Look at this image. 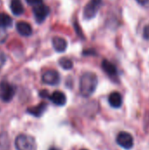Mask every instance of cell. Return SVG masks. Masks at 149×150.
Here are the masks:
<instances>
[{"label": "cell", "mask_w": 149, "mask_h": 150, "mask_svg": "<svg viewBox=\"0 0 149 150\" xmlns=\"http://www.w3.org/2000/svg\"><path fill=\"white\" fill-rule=\"evenodd\" d=\"M98 83L97 76L95 73L86 72L80 78L79 90L83 97H90L96 91Z\"/></svg>", "instance_id": "obj_1"}, {"label": "cell", "mask_w": 149, "mask_h": 150, "mask_svg": "<svg viewBox=\"0 0 149 150\" xmlns=\"http://www.w3.org/2000/svg\"><path fill=\"white\" fill-rule=\"evenodd\" d=\"M15 147L17 150H37L34 138L26 134H20L16 138Z\"/></svg>", "instance_id": "obj_2"}, {"label": "cell", "mask_w": 149, "mask_h": 150, "mask_svg": "<svg viewBox=\"0 0 149 150\" xmlns=\"http://www.w3.org/2000/svg\"><path fill=\"white\" fill-rule=\"evenodd\" d=\"M102 0H90L83 9V18L85 19H90L94 18L101 5Z\"/></svg>", "instance_id": "obj_3"}, {"label": "cell", "mask_w": 149, "mask_h": 150, "mask_svg": "<svg viewBox=\"0 0 149 150\" xmlns=\"http://www.w3.org/2000/svg\"><path fill=\"white\" fill-rule=\"evenodd\" d=\"M15 94V88L8 82L3 81L0 83V98L4 102H9L12 99Z\"/></svg>", "instance_id": "obj_4"}, {"label": "cell", "mask_w": 149, "mask_h": 150, "mask_svg": "<svg viewBox=\"0 0 149 150\" xmlns=\"http://www.w3.org/2000/svg\"><path fill=\"white\" fill-rule=\"evenodd\" d=\"M117 143L125 149H131L133 147V138L127 132H120L117 136Z\"/></svg>", "instance_id": "obj_5"}, {"label": "cell", "mask_w": 149, "mask_h": 150, "mask_svg": "<svg viewBox=\"0 0 149 150\" xmlns=\"http://www.w3.org/2000/svg\"><path fill=\"white\" fill-rule=\"evenodd\" d=\"M32 11H33V14H34V17H35L36 21L38 23H41L48 16L50 11H49L48 6H47L46 4H44L42 3L40 4H38L36 6H33Z\"/></svg>", "instance_id": "obj_6"}, {"label": "cell", "mask_w": 149, "mask_h": 150, "mask_svg": "<svg viewBox=\"0 0 149 150\" xmlns=\"http://www.w3.org/2000/svg\"><path fill=\"white\" fill-rule=\"evenodd\" d=\"M60 80H61L60 74L56 70H54V69L47 70L42 75L43 83L48 85H57L59 84Z\"/></svg>", "instance_id": "obj_7"}, {"label": "cell", "mask_w": 149, "mask_h": 150, "mask_svg": "<svg viewBox=\"0 0 149 150\" xmlns=\"http://www.w3.org/2000/svg\"><path fill=\"white\" fill-rule=\"evenodd\" d=\"M49 99L54 105H59V106H62V105H66V102H67V97H66V95L62 91H54L53 94L50 96Z\"/></svg>", "instance_id": "obj_8"}, {"label": "cell", "mask_w": 149, "mask_h": 150, "mask_svg": "<svg viewBox=\"0 0 149 150\" xmlns=\"http://www.w3.org/2000/svg\"><path fill=\"white\" fill-rule=\"evenodd\" d=\"M47 104L45 103V102H42V103L39 104L38 105H36V106L28 108L27 112L30 113L31 115L34 116V117H40L47 111Z\"/></svg>", "instance_id": "obj_9"}, {"label": "cell", "mask_w": 149, "mask_h": 150, "mask_svg": "<svg viewBox=\"0 0 149 150\" xmlns=\"http://www.w3.org/2000/svg\"><path fill=\"white\" fill-rule=\"evenodd\" d=\"M52 44H53V47L55 49V51H57L59 53L64 52L68 47V43H67L66 40L61 37H58V36L53 38Z\"/></svg>", "instance_id": "obj_10"}, {"label": "cell", "mask_w": 149, "mask_h": 150, "mask_svg": "<svg viewBox=\"0 0 149 150\" xmlns=\"http://www.w3.org/2000/svg\"><path fill=\"white\" fill-rule=\"evenodd\" d=\"M108 101H109V104L111 105V106L113 108H119V107H121V105L123 104L122 96L118 91H114V92L111 93L109 96Z\"/></svg>", "instance_id": "obj_11"}, {"label": "cell", "mask_w": 149, "mask_h": 150, "mask_svg": "<svg viewBox=\"0 0 149 150\" xmlns=\"http://www.w3.org/2000/svg\"><path fill=\"white\" fill-rule=\"evenodd\" d=\"M102 68L104 69V71L110 76L114 77L118 75V70L116 66L112 63L111 62H109L108 60H104L102 62Z\"/></svg>", "instance_id": "obj_12"}, {"label": "cell", "mask_w": 149, "mask_h": 150, "mask_svg": "<svg viewBox=\"0 0 149 150\" xmlns=\"http://www.w3.org/2000/svg\"><path fill=\"white\" fill-rule=\"evenodd\" d=\"M16 27H17V31L22 36H29L32 33V26L30 25V24L24 22V21H20V22L17 23Z\"/></svg>", "instance_id": "obj_13"}, {"label": "cell", "mask_w": 149, "mask_h": 150, "mask_svg": "<svg viewBox=\"0 0 149 150\" xmlns=\"http://www.w3.org/2000/svg\"><path fill=\"white\" fill-rule=\"evenodd\" d=\"M10 8L12 13L16 16L21 15L24 12V6L20 0H11L10 4Z\"/></svg>", "instance_id": "obj_14"}, {"label": "cell", "mask_w": 149, "mask_h": 150, "mask_svg": "<svg viewBox=\"0 0 149 150\" xmlns=\"http://www.w3.org/2000/svg\"><path fill=\"white\" fill-rule=\"evenodd\" d=\"M12 25L11 18L4 12H0V27H10Z\"/></svg>", "instance_id": "obj_15"}, {"label": "cell", "mask_w": 149, "mask_h": 150, "mask_svg": "<svg viewBox=\"0 0 149 150\" xmlns=\"http://www.w3.org/2000/svg\"><path fill=\"white\" fill-rule=\"evenodd\" d=\"M59 64H60V66H61L62 69H66V70L71 69L73 68V62H72L71 60L68 59V58H65V57L60 59Z\"/></svg>", "instance_id": "obj_16"}, {"label": "cell", "mask_w": 149, "mask_h": 150, "mask_svg": "<svg viewBox=\"0 0 149 150\" xmlns=\"http://www.w3.org/2000/svg\"><path fill=\"white\" fill-rule=\"evenodd\" d=\"M7 40V33L4 28L0 27V44L4 43Z\"/></svg>", "instance_id": "obj_17"}, {"label": "cell", "mask_w": 149, "mask_h": 150, "mask_svg": "<svg viewBox=\"0 0 149 150\" xmlns=\"http://www.w3.org/2000/svg\"><path fill=\"white\" fill-rule=\"evenodd\" d=\"M5 61H6V57H5V54L4 52H2L0 50V68H2L4 66V64L5 63Z\"/></svg>", "instance_id": "obj_18"}, {"label": "cell", "mask_w": 149, "mask_h": 150, "mask_svg": "<svg viewBox=\"0 0 149 150\" xmlns=\"http://www.w3.org/2000/svg\"><path fill=\"white\" fill-rule=\"evenodd\" d=\"M27 2V4H29L30 5H32V6H36L38 4H42V0H25Z\"/></svg>", "instance_id": "obj_19"}, {"label": "cell", "mask_w": 149, "mask_h": 150, "mask_svg": "<svg viewBox=\"0 0 149 150\" xmlns=\"http://www.w3.org/2000/svg\"><path fill=\"white\" fill-rule=\"evenodd\" d=\"M143 37L146 40H149V25H146L143 30Z\"/></svg>", "instance_id": "obj_20"}, {"label": "cell", "mask_w": 149, "mask_h": 150, "mask_svg": "<svg viewBox=\"0 0 149 150\" xmlns=\"http://www.w3.org/2000/svg\"><path fill=\"white\" fill-rule=\"evenodd\" d=\"M40 96L43 98H50V95L48 94V91L47 90H43V91H40Z\"/></svg>", "instance_id": "obj_21"}, {"label": "cell", "mask_w": 149, "mask_h": 150, "mask_svg": "<svg viewBox=\"0 0 149 150\" xmlns=\"http://www.w3.org/2000/svg\"><path fill=\"white\" fill-rule=\"evenodd\" d=\"M83 54H85V55H88V54H96V53L93 51V50H86V51H84L83 52Z\"/></svg>", "instance_id": "obj_22"}, {"label": "cell", "mask_w": 149, "mask_h": 150, "mask_svg": "<svg viewBox=\"0 0 149 150\" xmlns=\"http://www.w3.org/2000/svg\"><path fill=\"white\" fill-rule=\"evenodd\" d=\"M136 1L141 4H147L148 3H149V0H136Z\"/></svg>", "instance_id": "obj_23"}, {"label": "cell", "mask_w": 149, "mask_h": 150, "mask_svg": "<svg viewBox=\"0 0 149 150\" xmlns=\"http://www.w3.org/2000/svg\"><path fill=\"white\" fill-rule=\"evenodd\" d=\"M49 150H60L59 149H57V148H51Z\"/></svg>", "instance_id": "obj_24"}, {"label": "cell", "mask_w": 149, "mask_h": 150, "mask_svg": "<svg viewBox=\"0 0 149 150\" xmlns=\"http://www.w3.org/2000/svg\"><path fill=\"white\" fill-rule=\"evenodd\" d=\"M82 150H87V149H82Z\"/></svg>", "instance_id": "obj_25"}]
</instances>
